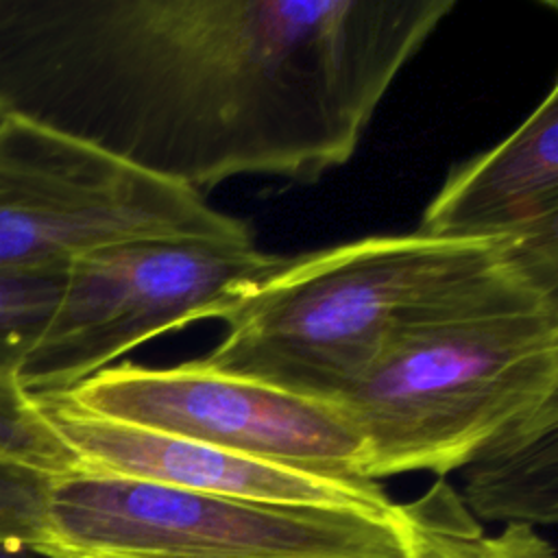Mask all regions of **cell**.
Listing matches in <instances>:
<instances>
[{"instance_id":"obj_5","label":"cell","mask_w":558,"mask_h":558,"mask_svg":"<svg viewBox=\"0 0 558 558\" xmlns=\"http://www.w3.org/2000/svg\"><path fill=\"white\" fill-rule=\"evenodd\" d=\"M283 262L253 238H148L94 248L68 264L17 381L31 395L70 390L155 336L220 320Z\"/></svg>"},{"instance_id":"obj_4","label":"cell","mask_w":558,"mask_h":558,"mask_svg":"<svg viewBox=\"0 0 558 558\" xmlns=\"http://www.w3.org/2000/svg\"><path fill=\"white\" fill-rule=\"evenodd\" d=\"M44 558H410L397 514L288 506L74 471L52 477Z\"/></svg>"},{"instance_id":"obj_8","label":"cell","mask_w":558,"mask_h":558,"mask_svg":"<svg viewBox=\"0 0 558 558\" xmlns=\"http://www.w3.org/2000/svg\"><path fill=\"white\" fill-rule=\"evenodd\" d=\"M37 408L72 449L81 471L157 486L288 506H333L390 512L384 488L364 477L277 464L187 440L70 405L57 392H35Z\"/></svg>"},{"instance_id":"obj_6","label":"cell","mask_w":558,"mask_h":558,"mask_svg":"<svg viewBox=\"0 0 558 558\" xmlns=\"http://www.w3.org/2000/svg\"><path fill=\"white\" fill-rule=\"evenodd\" d=\"M253 238L201 192L148 177L94 148L0 120V268L70 264L148 238Z\"/></svg>"},{"instance_id":"obj_1","label":"cell","mask_w":558,"mask_h":558,"mask_svg":"<svg viewBox=\"0 0 558 558\" xmlns=\"http://www.w3.org/2000/svg\"><path fill=\"white\" fill-rule=\"evenodd\" d=\"M456 0H0V120L201 192L347 163Z\"/></svg>"},{"instance_id":"obj_14","label":"cell","mask_w":558,"mask_h":558,"mask_svg":"<svg viewBox=\"0 0 558 558\" xmlns=\"http://www.w3.org/2000/svg\"><path fill=\"white\" fill-rule=\"evenodd\" d=\"M52 477L0 460V543L33 554L44 536V508Z\"/></svg>"},{"instance_id":"obj_15","label":"cell","mask_w":558,"mask_h":558,"mask_svg":"<svg viewBox=\"0 0 558 558\" xmlns=\"http://www.w3.org/2000/svg\"><path fill=\"white\" fill-rule=\"evenodd\" d=\"M28 554H31V551H26V549H22V547L0 543V558H28Z\"/></svg>"},{"instance_id":"obj_3","label":"cell","mask_w":558,"mask_h":558,"mask_svg":"<svg viewBox=\"0 0 558 558\" xmlns=\"http://www.w3.org/2000/svg\"><path fill=\"white\" fill-rule=\"evenodd\" d=\"M517 264L525 266L508 240L421 233L286 257L220 316L227 333L201 360L220 373L336 401L399 329Z\"/></svg>"},{"instance_id":"obj_11","label":"cell","mask_w":558,"mask_h":558,"mask_svg":"<svg viewBox=\"0 0 558 558\" xmlns=\"http://www.w3.org/2000/svg\"><path fill=\"white\" fill-rule=\"evenodd\" d=\"M410 558H556L554 545L532 525L510 523L484 534L462 497L434 482L421 497L397 504Z\"/></svg>"},{"instance_id":"obj_10","label":"cell","mask_w":558,"mask_h":558,"mask_svg":"<svg viewBox=\"0 0 558 558\" xmlns=\"http://www.w3.org/2000/svg\"><path fill=\"white\" fill-rule=\"evenodd\" d=\"M464 506L480 521H558V403L499 438L464 466Z\"/></svg>"},{"instance_id":"obj_9","label":"cell","mask_w":558,"mask_h":558,"mask_svg":"<svg viewBox=\"0 0 558 558\" xmlns=\"http://www.w3.org/2000/svg\"><path fill=\"white\" fill-rule=\"evenodd\" d=\"M416 233L508 240L558 288V83L506 140L451 170Z\"/></svg>"},{"instance_id":"obj_7","label":"cell","mask_w":558,"mask_h":558,"mask_svg":"<svg viewBox=\"0 0 558 558\" xmlns=\"http://www.w3.org/2000/svg\"><path fill=\"white\" fill-rule=\"evenodd\" d=\"M57 395L109 421L277 464L364 477V440L338 403L220 373L203 360L168 368L107 366Z\"/></svg>"},{"instance_id":"obj_13","label":"cell","mask_w":558,"mask_h":558,"mask_svg":"<svg viewBox=\"0 0 558 558\" xmlns=\"http://www.w3.org/2000/svg\"><path fill=\"white\" fill-rule=\"evenodd\" d=\"M0 460L61 477L78 471V460L15 373L0 371Z\"/></svg>"},{"instance_id":"obj_2","label":"cell","mask_w":558,"mask_h":558,"mask_svg":"<svg viewBox=\"0 0 558 558\" xmlns=\"http://www.w3.org/2000/svg\"><path fill=\"white\" fill-rule=\"evenodd\" d=\"M333 403L364 440L366 480L464 469L558 403V288L508 268L399 329Z\"/></svg>"},{"instance_id":"obj_12","label":"cell","mask_w":558,"mask_h":558,"mask_svg":"<svg viewBox=\"0 0 558 558\" xmlns=\"http://www.w3.org/2000/svg\"><path fill=\"white\" fill-rule=\"evenodd\" d=\"M68 264L0 268V371L17 373L46 329Z\"/></svg>"}]
</instances>
